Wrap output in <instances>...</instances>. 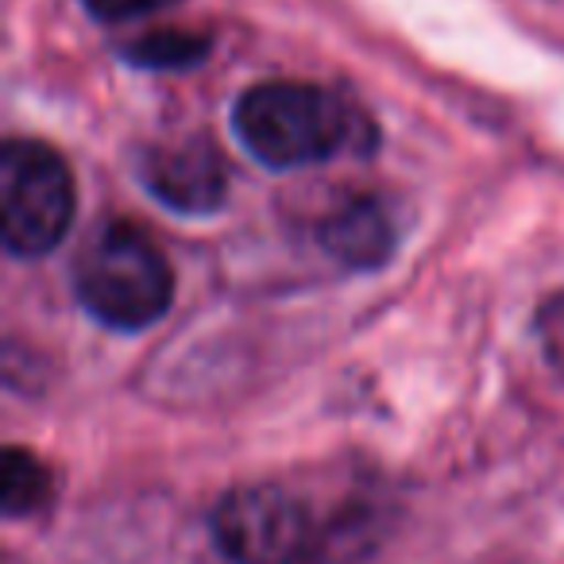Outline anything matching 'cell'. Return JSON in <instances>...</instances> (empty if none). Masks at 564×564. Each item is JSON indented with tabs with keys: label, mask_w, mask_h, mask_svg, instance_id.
I'll list each match as a JSON object with an SVG mask.
<instances>
[{
	"label": "cell",
	"mask_w": 564,
	"mask_h": 564,
	"mask_svg": "<svg viewBox=\"0 0 564 564\" xmlns=\"http://www.w3.org/2000/svg\"><path fill=\"white\" fill-rule=\"evenodd\" d=\"M213 541L232 564H302L314 522L291 491L240 484L213 507Z\"/></svg>",
	"instance_id": "277c9868"
},
{
	"label": "cell",
	"mask_w": 564,
	"mask_h": 564,
	"mask_svg": "<svg viewBox=\"0 0 564 564\" xmlns=\"http://www.w3.org/2000/svg\"><path fill=\"white\" fill-rule=\"evenodd\" d=\"M86 12L101 24H128V20H143L151 12H163L178 0H82Z\"/></svg>",
	"instance_id": "9c48e42d"
},
{
	"label": "cell",
	"mask_w": 564,
	"mask_h": 564,
	"mask_svg": "<svg viewBox=\"0 0 564 564\" xmlns=\"http://www.w3.org/2000/svg\"><path fill=\"white\" fill-rule=\"evenodd\" d=\"M213 51L209 35L197 32H178V28H163V32L140 35L135 43L124 47V58L143 70H186V66L205 63V55Z\"/></svg>",
	"instance_id": "ba28073f"
},
{
	"label": "cell",
	"mask_w": 564,
	"mask_h": 564,
	"mask_svg": "<svg viewBox=\"0 0 564 564\" xmlns=\"http://www.w3.org/2000/svg\"><path fill=\"white\" fill-rule=\"evenodd\" d=\"M317 240L337 263L356 267V271H371L383 267L399 248V228L383 202L376 197H352V202L337 205L329 217L317 225Z\"/></svg>",
	"instance_id": "8992f818"
},
{
	"label": "cell",
	"mask_w": 564,
	"mask_h": 564,
	"mask_svg": "<svg viewBox=\"0 0 564 564\" xmlns=\"http://www.w3.org/2000/svg\"><path fill=\"white\" fill-rule=\"evenodd\" d=\"M78 302L120 333L151 329L174 302V271L163 248L135 225H105L74 263Z\"/></svg>",
	"instance_id": "7a4b0ae2"
},
{
	"label": "cell",
	"mask_w": 564,
	"mask_h": 564,
	"mask_svg": "<svg viewBox=\"0 0 564 564\" xmlns=\"http://www.w3.org/2000/svg\"><path fill=\"white\" fill-rule=\"evenodd\" d=\"M51 495H55V479H51L47 464L20 445L4 448V464H0V507H4V514L28 518L47 507Z\"/></svg>",
	"instance_id": "52a82bcc"
},
{
	"label": "cell",
	"mask_w": 564,
	"mask_h": 564,
	"mask_svg": "<svg viewBox=\"0 0 564 564\" xmlns=\"http://www.w3.org/2000/svg\"><path fill=\"white\" fill-rule=\"evenodd\" d=\"M140 178L166 209L186 213V217L217 213L228 194L225 155L205 135L148 148L140 159Z\"/></svg>",
	"instance_id": "5b68a950"
},
{
	"label": "cell",
	"mask_w": 564,
	"mask_h": 564,
	"mask_svg": "<svg viewBox=\"0 0 564 564\" xmlns=\"http://www.w3.org/2000/svg\"><path fill=\"white\" fill-rule=\"evenodd\" d=\"M240 143L271 171L329 163L348 148H368L371 128L337 94L306 82H263L232 109Z\"/></svg>",
	"instance_id": "6da1fadb"
},
{
	"label": "cell",
	"mask_w": 564,
	"mask_h": 564,
	"mask_svg": "<svg viewBox=\"0 0 564 564\" xmlns=\"http://www.w3.org/2000/svg\"><path fill=\"white\" fill-rule=\"evenodd\" d=\"M78 209L66 159L40 140H9L0 151V240L20 259H40L63 243Z\"/></svg>",
	"instance_id": "3957f363"
}]
</instances>
